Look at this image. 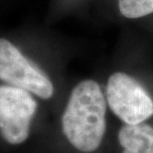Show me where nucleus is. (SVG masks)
<instances>
[{"label": "nucleus", "instance_id": "nucleus-1", "mask_svg": "<svg viewBox=\"0 0 153 153\" xmlns=\"http://www.w3.org/2000/svg\"><path fill=\"white\" fill-rule=\"evenodd\" d=\"M106 102L100 85L85 79L74 88L62 116L63 132L82 152L100 147L105 133Z\"/></svg>", "mask_w": 153, "mask_h": 153}, {"label": "nucleus", "instance_id": "nucleus-2", "mask_svg": "<svg viewBox=\"0 0 153 153\" xmlns=\"http://www.w3.org/2000/svg\"><path fill=\"white\" fill-rule=\"evenodd\" d=\"M106 100L112 112L126 124H139L153 115V100L132 76L112 74L106 85Z\"/></svg>", "mask_w": 153, "mask_h": 153}, {"label": "nucleus", "instance_id": "nucleus-3", "mask_svg": "<svg viewBox=\"0 0 153 153\" xmlns=\"http://www.w3.org/2000/svg\"><path fill=\"white\" fill-rule=\"evenodd\" d=\"M0 81L28 91L43 100L50 99L54 94V85L49 76L11 42L2 38H0Z\"/></svg>", "mask_w": 153, "mask_h": 153}, {"label": "nucleus", "instance_id": "nucleus-4", "mask_svg": "<svg viewBox=\"0 0 153 153\" xmlns=\"http://www.w3.org/2000/svg\"><path fill=\"white\" fill-rule=\"evenodd\" d=\"M37 106L30 91L0 85V132L8 143L20 144L28 138Z\"/></svg>", "mask_w": 153, "mask_h": 153}, {"label": "nucleus", "instance_id": "nucleus-5", "mask_svg": "<svg viewBox=\"0 0 153 153\" xmlns=\"http://www.w3.org/2000/svg\"><path fill=\"white\" fill-rule=\"evenodd\" d=\"M117 138L122 153H153V127L149 124H125Z\"/></svg>", "mask_w": 153, "mask_h": 153}, {"label": "nucleus", "instance_id": "nucleus-6", "mask_svg": "<svg viewBox=\"0 0 153 153\" xmlns=\"http://www.w3.org/2000/svg\"><path fill=\"white\" fill-rule=\"evenodd\" d=\"M122 16L136 19L153 13V0H118Z\"/></svg>", "mask_w": 153, "mask_h": 153}]
</instances>
